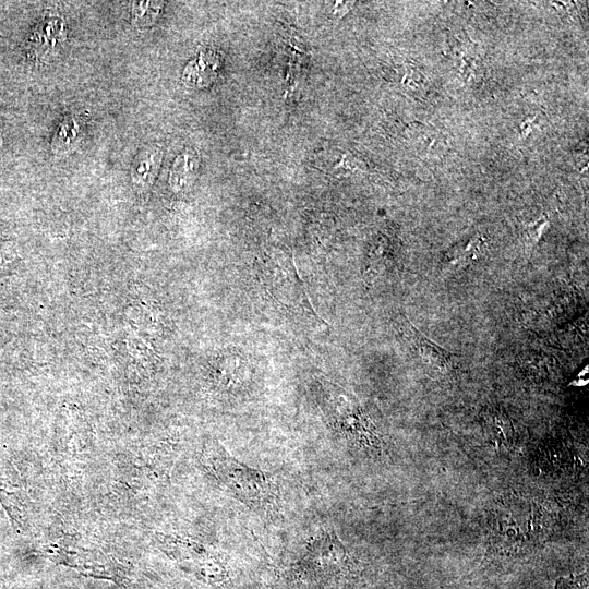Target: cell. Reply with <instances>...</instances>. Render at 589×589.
Masks as SVG:
<instances>
[{"instance_id":"9","label":"cell","mask_w":589,"mask_h":589,"mask_svg":"<svg viewBox=\"0 0 589 589\" xmlns=\"http://www.w3.org/2000/svg\"><path fill=\"white\" fill-rule=\"evenodd\" d=\"M200 167V157L191 148L183 151L175 159L169 182L176 190H182L188 187L195 178Z\"/></svg>"},{"instance_id":"7","label":"cell","mask_w":589,"mask_h":589,"mask_svg":"<svg viewBox=\"0 0 589 589\" xmlns=\"http://www.w3.org/2000/svg\"><path fill=\"white\" fill-rule=\"evenodd\" d=\"M488 440L502 448H510L515 441V430L508 414L502 409L488 408L482 414Z\"/></svg>"},{"instance_id":"2","label":"cell","mask_w":589,"mask_h":589,"mask_svg":"<svg viewBox=\"0 0 589 589\" xmlns=\"http://www.w3.org/2000/svg\"><path fill=\"white\" fill-rule=\"evenodd\" d=\"M212 453L216 478L235 497L266 518L280 516L281 496L275 478L239 461L221 447Z\"/></svg>"},{"instance_id":"1","label":"cell","mask_w":589,"mask_h":589,"mask_svg":"<svg viewBox=\"0 0 589 589\" xmlns=\"http://www.w3.org/2000/svg\"><path fill=\"white\" fill-rule=\"evenodd\" d=\"M521 497L508 498L495 508L490 531V554L520 556L530 553L549 537L550 513L536 501H527L524 517Z\"/></svg>"},{"instance_id":"8","label":"cell","mask_w":589,"mask_h":589,"mask_svg":"<svg viewBox=\"0 0 589 589\" xmlns=\"http://www.w3.org/2000/svg\"><path fill=\"white\" fill-rule=\"evenodd\" d=\"M163 158V152L157 146H147L134 157L131 167V178L139 189L148 188L155 180Z\"/></svg>"},{"instance_id":"3","label":"cell","mask_w":589,"mask_h":589,"mask_svg":"<svg viewBox=\"0 0 589 589\" xmlns=\"http://www.w3.org/2000/svg\"><path fill=\"white\" fill-rule=\"evenodd\" d=\"M356 573V563L333 530L321 529L305 544L293 574L305 582H323Z\"/></svg>"},{"instance_id":"4","label":"cell","mask_w":589,"mask_h":589,"mask_svg":"<svg viewBox=\"0 0 589 589\" xmlns=\"http://www.w3.org/2000/svg\"><path fill=\"white\" fill-rule=\"evenodd\" d=\"M163 549L197 579L208 584H223L228 579V569L219 554L190 539L161 536Z\"/></svg>"},{"instance_id":"12","label":"cell","mask_w":589,"mask_h":589,"mask_svg":"<svg viewBox=\"0 0 589 589\" xmlns=\"http://www.w3.org/2000/svg\"><path fill=\"white\" fill-rule=\"evenodd\" d=\"M164 2L160 1H137L133 2L131 9L132 23L136 26H148L158 17Z\"/></svg>"},{"instance_id":"6","label":"cell","mask_w":589,"mask_h":589,"mask_svg":"<svg viewBox=\"0 0 589 589\" xmlns=\"http://www.w3.org/2000/svg\"><path fill=\"white\" fill-rule=\"evenodd\" d=\"M221 64L223 58L217 51L202 50L187 63L182 72V82L191 88L207 87L217 79Z\"/></svg>"},{"instance_id":"14","label":"cell","mask_w":589,"mask_h":589,"mask_svg":"<svg viewBox=\"0 0 589 589\" xmlns=\"http://www.w3.org/2000/svg\"><path fill=\"white\" fill-rule=\"evenodd\" d=\"M587 585V574L572 576L569 578H560L555 589H580Z\"/></svg>"},{"instance_id":"5","label":"cell","mask_w":589,"mask_h":589,"mask_svg":"<svg viewBox=\"0 0 589 589\" xmlns=\"http://www.w3.org/2000/svg\"><path fill=\"white\" fill-rule=\"evenodd\" d=\"M398 326L406 344L420 362L436 377L453 378L459 368V356L429 339L406 316L401 315Z\"/></svg>"},{"instance_id":"15","label":"cell","mask_w":589,"mask_h":589,"mask_svg":"<svg viewBox=\"0 0 589 589\" xmlns=\"http://www.w3.org/2000/svg\"><path fill=\"white\" fill-rule=\"evenodd\" d=\"M0 143H1V139H0Z\"/></svg>"},{"instance_id":"11","label":"cell","mask_w":589,"mask_h":589,"mask_svg":"<svg viewBox=\"0 0 589 589\" xmlns=\"http://www.w3.org/2000/svg\"><path fill=\"white\" fill-rule=\"evenodd\" d=\"M484 249V240L477 235L470 238L466 243H460L449 250L446 255L447 261L454 265L469 264L480 259Z\"/></svg>"},{"instance_id":"10","label":"cell","mask_w":589,"mask_h":589,"mask_svg":"<svg viewBox=\"0 0 589 589\" xmlns=\"http://www.w3.org/2000/svg\"><path fill=\"white\" fill-rule=\"evenodd\" d=\"M82 119L74 113L65 116L59 123L51 142L55 154H65L73 149L82 134Z\"/></svg>"},{"instance_id":"13","label":"cell","mask_w":589,"mask_h":589,"mask_svg":"<svg viewBox=\"0 0 589 589\" xmlns=\"http://www.w3.org/2000/svg\"><path fill=\"white\" fill-rule=\"evenodd\" d=\"M548 218L543 216L530 224L525 230V252L528 257L531 256L534 247L538 244L543 231L548 226Z\"/></svg>"}]
</instances>
